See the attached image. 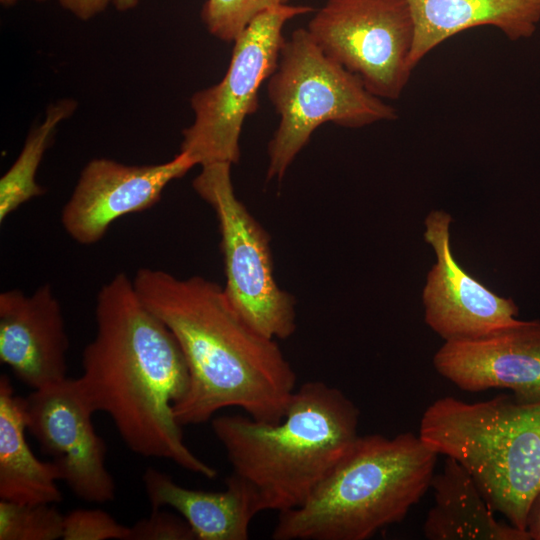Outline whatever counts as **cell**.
<instances>
[{"label":"cell","instance_id":"8fae6325","mask_svg":"<svg viewBox=\"0 0 540 540\" xmlns=\"http://www.w3.org/2000/svg\"><path fill=\"white\" fill-rule=\"evenodd\" d=\"M194 166L195 161L184 152L159 164L92 159L62 208L61 224L77 243H97L119 218L154 206L166 186Z\"/></svg>","mask_w":540,"mask_h":540},{"label":"cell","instance_id":"6da1fadb","mask_svg":"<svg viewBox=\"0 0 540 540\" xmlns=\"http://www.w3.org/2000/svg\"><path fill=\"white\" fill-rule=\"evenodd\" d=\"M96 333L82 353L79 386L94 412L106 413L134 453L167 459L213 479L216 469L186 445L173 407L185 396L189 370L175 337L118 273L96 297Z\"/></svg>","mask_w":540,"mask_h":540},{"label":"cell","instance_id":"3957f363","mask_svg":"<svg viewBox=\"0 0 540 540\" xmlns=\"http://www.w3.org/2000/svg\"><path fill=\"white\" fill-rule=\"evenodd\" d=\"M359 410L339 389L306 382L283 419L222 415L211 420L233 472L256 491L262 511L301 506L357 439Z\"/></svg>","mask_w":540,"mask_h":540},{"label":"cell","instance_id":"ba28073f","mask_svg":"<svg viewBox=\"0 0 540 540\" xmlns=\"http://www.w3.org/2000/svg\"><path fill=\"white\" fill-rule=\"evenodd\" d=\"M192 185L218 219L230 303L262 335L290 337L296 329L294 298L275 280L268 234L235 195L231 164L202 166Z\"/></svg>","mask_w":540,"mask_h":540},{"label":"cell","instance_id":"e0dca14e","mask_svg":"<svg viewBox=\"0 0 540 540\" xmlns=\"http://www.w3.org/2000/svg\"><path fill=\"white\" fill-rule=\"evenodd\" d=\"M430 488L434 505L423 524L429 540H531L529 533L498 521L477 483L456 460L446 457Z\"/></svg>","mask_w":540,"mask_h":540},{"label":"cell","instance_id":"484cf974","mask_svg":"<svg viewBox=\"0 0 540 540\" xmlns=\"http://www.w3.org/2000/svg\"><path fill=\"white\" fill-rule=\"evenodd\" d=\"M113 3L119 11H127L134 8L138 0H113Z\"/></svg>","mask_w":540,"mask_h":540},{"label":"cell","instance_id":"8992f818","mask_svg":"<svg viewBox=\"0 0 540 540\" xmlns=\"http://www.w3.org/2000/svg\"><path fill=\"white\" fill-rule=\"evenodd\" d=\"M267 95L280 117L268 143L267 180H282L322 124L360 128L397 118L392 106L326 56L304 28L284 40L277 67L267 80Z\"/></svg>","mask_w":540,"mask_h":540},{"label":"cell","instance_id":"44dd1931","mask_svg":"<svg viewBox=\"0 0 540 540\" xmlns=\"http://www.w3.org/2000/svg\"><path fill=\"white\" fill-rule=\"evenodd\" d=\"M284 3L286 0H207L202 20L214 37L234 42L256 16Z\"/></svg>","mask_w":540,"mask_h":540},{"label":"cell","instance_id":"2e32d148","mask_svg":"<svg viewBox=\"0 0 540 540\" xmlns=\"http://www.w3.org/2000/svg\"><path fill=\"white\" fill-rule=\"evenodd\" d=\"M414 40L413 70L436 46L479 26H494L513 41L531 37L540 22V0H407Z\"/></svg>","mask_w":540,"mask_h":540},{"label":"cell","instance_id":"277c9868","mask_svg":"<svg viewBox=\"0 0 540 540\" xmlns=\"http://www.w3.org/2000/svg\"><path fill=\"white\" fill-rule=\"evenodd\" d=\"M438 456L412 432L358 436L301 506L279 513L272 538L369 539L421 500Z\"/></svg>","mask_w":540,"mask_h":540},{"label":"cell","instance_id":"4fadbf2b","mask_svg":"<svg viewBox=\"0 0 540 540\" xmlns=\"http://www.w3.org/2000/svg\"><path fill=\"white\" fill-rule=\"evenodd\" d=\"M435 370L459 389H509L521 401H540V321H521L489 335L445 341Z\"/></svg>","mask_w":540,"mask_h":540},{"label":"cell","instance_id":"52a82bcc","mask_svg":"<svg viewBox=\"0 0 540 540\" xmlns=\"http://www.w3.org/2000/svg\"><path fill=\"white\" fill-rule=\"evenodd\" d=\"M312 11L286 3L256 16L234 41L222 80L195 92L192 124L183 130L180 152L196 165L238 163L240 134L247 116L258 108V91L275 71L284 42L282 30L292 18Z\"/></svg>","mask_w":540,"mask_h":540},{"label":"cell","instance_id":"ac0fdd59","mask_svg":"<svg viewBox=\"0 0 540 540\" xmlns=\"http://www.w3.org/2000/svg\"><path fill=\"white\" fill-rule=\"evenodd\" d=\"M26 401L7 375L0 376V499L24 504H57L59 469L39 460L27 440Z\"/></svg>","mask_w":540,"mask_h":540},{"label":"cell","instance_id":"30bf717a","mask_svg":"<svg viewBox=\"0 0 540 540\" xmlns=\"http://www.w3.org/2000/svg\"><path fill=\"white\" fill-rule=\"evenodd\" d=\"M26 401L27 430L79 499L106 503L115 498L114 479L106 468V445L97 434L95 413L76 379L33 390Z\"/></svg>","mask_w":540,"mask_h":540},{"label":"cell","instance_id":"d4e9b609","mask_svg":"<svg viewBox=\"0 0 540 540\" xmlns=\"http://www.w3.org/2000/svg\"><path fill=\"white\" fill-rule=\"evenodd\" d=\"M526 531L529 533L531 540H540V493L529 508Z\"/></svg>","mask_w":540,"mask_h":540},{"label":"cell","instance_id":"5bb4252c","mask_svg":"<svg viewBox=\"0 0 540 540\" xmlns=\"http://www.w3.org/2000/svg\"><path fill=\"white\" fill-rule=\"evenodd\" d=\"M69 338L61 304L49 284L25 294L0 293V361L37 390L67 376Z\"/></svg>","mask_w":540,"mask_h":540},{"label":"cell","instance_id":"5b68a950","mask_svg":"<svg viewBox=\"0 0 540 540\" xmlns=\"http://www.w3.org/2000/svg\"><path fill=\"white\" fill-rule=\"evenodd\" d=\"M418 435L467 470L494 512L526 531L540 493V401L513 394L475 403L439 398L424 411Z\"/></svg>","mask_w":540,"mask_h":540},{"label":"cell","instance_id":"cb8c5ba5","mask_svg":"<svg viewBox=\"0 0 540 540\" xmlns=\"http://www.w3.org/2000/svg\"><path fill=\"white\" fill-rule=\"evenodd\" d=\"M110 1L111 0H59L63 8L81 20H88L101 13Z\"/></svg>","mask_w":540,"mask_h":540},{"label":"cell","instance_id":"603a6c76","mask_svg":"<svg viewBox=\"0 0 540 540\" xmlns=\"http://www.w3.org/2000/svg\"><path fill=\"white\" fill-rule=\"evenodd\" d=\"M152 508L151 514L138 520L131 528L130 540H194L196 536L181 516Z\"/></svg>","mask_w":540,"mask_h":540},{"label":"cell","instance_id":"9c48e42d","mask_svg":"<svg viewBox=\"0 0 540 540\" xmlns=\"http://www.w3.org/2000/svg\"><path fill=\"white\" fill-rule=\"evenodd\" d=\"M321 51L357 75L380 99L406 87L414 40L407 0H327L306 28Z\"/></svg>","mask_w":540,"mask_h":540},{"label":"cell","instance_id":"ffe728a7","mask_svg":"<svg viewBox=\"0 0 540 540\" xmlns=\"http://www.w3.org/2000/svg\"><path fill=\"white\" fill-rule=\"evenodd\" d=\"M64 516L54 504H24L0 500V540L63 538Z\"/></svg>","mask_w":540,"mask_h":540},{"label":"cell","instance_id":"9a60e30c","mask_svg":"<svg viewBox=\"0 0 540 540\" xmlns=\"http://www.w3.org/2000/svg\"><path fill=\"white\" fill-rule=\"evenodd\" d=\"M143 483L152 508L178 512L199 540H247L251 520L262 512L256 491L234 473L221 492L183 487L155 468L145 471Z\"/></svg>","mask_w":540,"mask_h":540},{"label":"cell","instance_id":"7a4b0ae2","mask_svg":"<svg viewBox=\"0 0 540 540\" xmlns=\"http://www.w3.org/2000/svg\"><path fill=\"white\" fill-rule=\"evenodd\" d=\"M132 280L185 357L189 386L173 407L182 427L206 423L226 407L242 408L263 422L283 419L296 374L275 340L242 318L223 287L200 276L178 278L149 267L138 269Z\"/></svg>","mask_w":540,"mask_h":540},{"label":"cell","instance_id":"7402d4cb","mask_svg":"<svg viewBox=\"0 0 540 540\" xmlns=\"http://www.w3.org/2000/svg\"><path fill=\"white\" fill-rule=\"evenodd\" d=\"M131 528L101 509H75L64 516V540H130Z\"/></svg>","mask_w":540,"mask_h":540},{"label":"cell","instance_id":"4316f807","mask_svg":"<svg viewBox=\"0 0 540 540\" xmlns=\"http://www.w3.org/2000/svg\"><path fill=\"white\" fill-rule=\"evenodd\" d=\"M18 0H0V2L3 4V5H12L14 4L15 2H17ZM39 1H44V0H39Z\"/></svg>","mask_w":540,"mask_h":540},{"label":"cell","instance_id":"7c38bea8","mask_svg":"<svg viewBox=\"0 0 540 540\" xmlns=\"http://www.w3.org/2000/svg\"><path fill=\"white\" fill-rule=\"evenodd\" d=\"M450 214L435 210L425 218V241L436 262L422 292L426 324L445 341L476 339L517 321L511 299L490 291L456 261L450 245Z\"/></svg>","mask_w":540,"mask_h":540},{"label":"cell","instance_id":"d6986e66","mask_svg":"<svg viewBox=\"0 0 540 540\" xmlns=\"http://www.w3.org/2000/svg\"><path fill=\"white\" fill-rule=\"evenodd\" d=\"M77 102L62 99L46 111L45 119L28 135L17 159L0 179V222L24 203L44 194L36 174L45 151L52 142L57 126L76 110Z\"/></svg>","mask_w":540,"mask_h":540}]
</instances>
